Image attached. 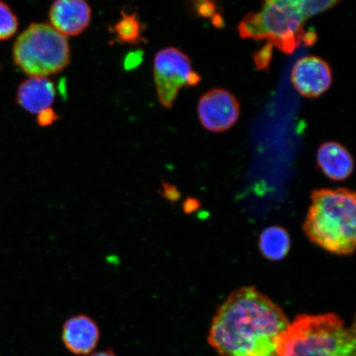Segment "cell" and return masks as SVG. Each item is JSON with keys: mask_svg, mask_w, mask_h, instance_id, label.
<instances>
[{"mask_svg": "<svg viewBox=\"0 0 356 356\" xmlns=\"http://www.w3.org/2000/svg\"><path fill=\"white\" fill-rule=\"evenodd\" d=\"M289 326L278 305L255 288L245 287L218 310L208 341L220 356H277Z\"/></svg>", "mask_w": 356, "mask_h": 356, "instance_id": "cell-1", "label": "cell"}, {"mask_svg": "<svg viewBox=\"0 0 356 356\" xmlns=\"http://www.w3.org/2000/svg\"><path fill=\"white\" fill-rule=\"evenodd\" d=\"M99 324L90 316L74 315L62 327L61 339L67 350L78 356L91 355L100 341Z\"/></svg>", "mask_w": 356, "mask_h": 356, "instance_id": "cell-9", "label": "cell"}, {"mask_svg": "<svg viewBox=\"0 0 356 356\" xmlns=\"http://www.w3.org/2000/svg\"><path fill=\"white\" fill-rule=\"evenodd\" d=\"M291 82L302 96L319 97L332 86L330 66L327 61L318 56L302 58L293 66Z\"/></svg>", "mask_w": 356, "mask_h": 356, "instance_id": "cell-8", "label": "cell"}, {"mask_svg": "<svg viewBox=\"0 0 356 356\" xmlns=\"http://www.w3.org/2000/svg\"><path fill=\"white\" fill-rule=\"evenodd\" d=\"M51 26L65 37H74L90 25L92 10L83 0H58L49 10Z\"/></svg>", "mask_w": 356, "mask_h": 356, "instance_id": "cell-10", "label": "cell"}, {"mask_svg": "<svg viewBox=\"0 0 356 356\" xmlns=\"http://www.w3.org/2000/svg\"><path fill=\"white\" fill-rule=\"evenodd\" d=\"M355 330L336 314L300 315L280 339L277 356H356Z\"/></svg>", "mask_w": 356, "mask_h": 356, "instance_id": "cell-3", "label": "cell"}, {"mask_svg": "<svg viewBox=\"0 0 356 356\" xmlns=\"http://www.w3.org/2000/svg\"><path fill=\"white\" fill-rule=\"evenodd\" d=\"M154 79L160 104L167 109L172 108L181 88L197 86L202 79L193 70L188 56L176 47L164 48L156 54Z\"/></svg>", "mask_w": 356, "mask_h": 356, "instance_id": "cell-6", "label": "cell"}, {"mask_svg": "<svg viewBox=\"0 0 356 356\" xmlns=\"http://www.w3.org/2000/svg\"><path fill=\"white\" fill-rule=\"evenodd\" d=\"M273 44L268 42L264 47H262L260 51H258L253 59H254L255 64L257 69L261 70H267L270 63L271 56H273Z\"/></svg>", "mask_w": 356, "mask_h": 356, "instance_id": "cell-16", "label": "cell"}, {"mask_svg": "<svg viewBox=\"0 0 356 356\" xmlns=\"http://www.w3.org/2000/svg\"><path fill=\"white\" fill-rule=\"evenodd\" d=\"M317 34L315 32H307L305 33L304 38H302V42H304L306 46L310 47L317 41Z\"/></svg>", "mask_w": 356, "mask_h": 356, "instance_id": "cell-20", "label": "cell"}, {"mask_svg": "<svg viewBox=\"0 0 356 356\" xmlns=\"http://www.w3.org/2000/svg\"><path fill=\"white\" fill-rule=\"evenodd\" d=\"M291 247V239L286 231L280 227L266 229L260 237L262 254L270 260L278 261L286 257Z\"/></svg>", "mask_w": 356, "mask_h": 356, "instance_id": "cell-13", "label": "cell"}, {"mask_svg": "<svg viewBox=\"0 0 356 356\" xmlns=\"http://www.w3.org/2000/svg\"><path fill=\"white\" fill-rule=\"evenodd\" d=\"M144 26L136 13L122 12V19L111 28L117 42L122 44H139L145 42L143 38Z\"/></svg>", "mask_w": 356, "mask_h": 356, "instance_id": "cell-14", "label": "cell"}, {"mask_svg": "<svg viewBox=\"0 0 356 356\" xmlns=\"http://www.w3.org/2000/svg\"><path fill=\"white\" fill-rule=\"evenodd\" d=\"M177 193L172 186L168 184H163L162 195L168 199L173 200L176 197Z\"/></svg>", "mask_w": 356, "mask_h": 356, "instance_id": "cell-19", "label": "cell"}, {"mask_svg": "<svg viewBox=\"0 0 356 356\" xmlns=\"http://www.w3.org/2000/svg\"><path fill=\"white\" fill-rule=\"evenodd\" d=\"M195 10L197 11L199 15L203 17H213L216 15V4L211 1H200L195 2Z\"/></svg>", "mask_w": 356, "mask_h": 356, "instance_id": "cell-18", "label": "cell"}, {"mask_svg": "<svg viewBox=\"0 0 356 356\" xmlns=\"http://www.w3.org/2000/svg\"><path fill=\"white\" fill-rule=\"evenodd\" d=\"M307 15L305 0H270L261 10L249 13L240 22L238 30L243 38L267 40L286 54L302 43Z\"/></svg>", "mask_w": 356, "mask_h": 356, "instance_id": "cell-4", "label": "cell"}, {"mask_svg": "<svg viewBox=\"0 0 356 356\" xmlns=\"http://www.w3.org/2000/svg\"><path fill=\"white\" fill-rule=\"evenodd\" d=\"M197 110L202 126L213 132L228 130L237 122L240 114L237 99L221 88L212 89L200 97Z\"/></svg>", "mask_w": 356, "mask_h": 356, "instance_id": "cell-7", "label": "cell"}, {"mask_svg": "<svg viewBox=\"0 0 356 356\" xmlns=\"http://www.w3.org/2000/svg\"><path fill=\"white\" fill-rule=\"evenodd\" d=\"M15 64L30 77L47 78L70 63L68 38L50 24H30L17 38L13 48Z\"/></svg>", "mask_w": 356, "mask_h": 356, "instance_id": "cell-5", "label": "cell"}, {"mask_svg": "<svg viewBox=\"0 0 356 356\" xmlns=\"http://www.w3.org/2000/svg\"><path fill=\"white\" fill-rule=\"evenodd\" d=\"M56 96L55 83L47 78L30 77L17 88L16 101L22 108L39 114L51 108Z\"/></svg>", "mask_w": 356, "mask_h": 356, "instance_id": "cell-11", "label": "cell"}, {"mask_svg": "<svg viewBox=\"0 0 356 356\" xmlns=\"http://www.w3.org/2000/svg\"><path fill=\"white\" fill-rule=\"evenodd\" d=\"M19 29V20L7 3L0 1V42L10 39Z\"/></svg>", "mask_w": 356, "mask_h": 356, "instance_id": "cell-15", "label": "cell"}, {"mask_svg": "<svg viewBox=\"0 0 356 356\" xmlns=\"http://www.w3.org/2000/svg\"><path fill=\"white\" fill-rule=\"evenodd\" d=\"M317 159L318 166L330 179L343 181L353 172V156L337 142H326L320 146Z\"/></svg>", "mask_w": 356, "mask_h": 356, "instance_id": "cell-12", "label": "cell"}, {"mask_svg": "<svg viewBox=\"0 0 356 356\" xmlns=\"http://www.w3.org/2000/svg\"><path fill=\"white\" fill-rule=\"evenodd\" d=\"M355 194L346 188L321 189L312 193L304 230L312 242L338 255L355 250Z\"/></svg>", "mask_w": 356, "mask_h": 356, "instance_id": "cell-2", "label": "cell"}, {"mask_svg": "<svg viewBox=\"0 0 356 356\" xmlns=\"http://www.w3.org/2000/svg\"><path fill=\"white\" fill-rule=\"evenodd\" d=\"M88 356H118V355L115 353L113 349H106L97 351V353H93Z\"/></svg>", "mask_w": 356, "mask_h": 356, "instance_id": "cell-21", "label": "cell"}, {"mask_svg": "<svg viewBox=\"0 0 356 356\" xmlns=\"http://www.w3.org/2000/svg\"><path fill=\"white\" fill-rule=\"evenodd\" d=\"M58 119H59V117L51 108L44 110L42 113L38 114V123L39 126L43 127L51 126Z\"/></svg>", "mask_w": 356, "mask_h": 356, "instance_id": "cell-17", "label": "cell"}]
</instances>
